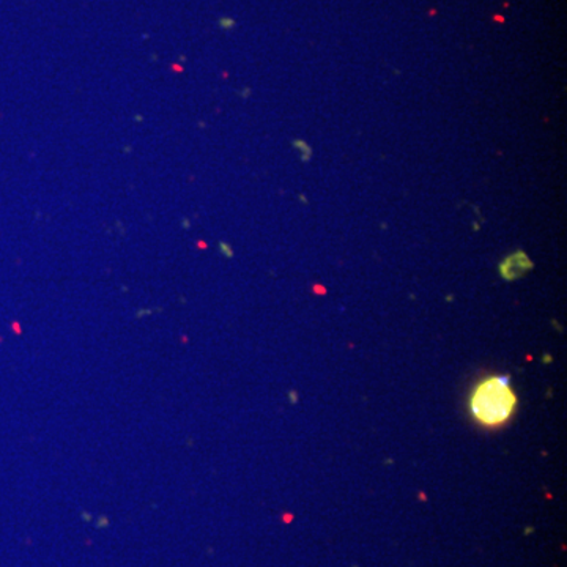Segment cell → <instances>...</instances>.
I'll list each match as a JSON object with an SVG mask.
<instances>
[{"label":"cell","instance_id":"obj_1","mask_svg":"<svg viewBox=\"0 0 567 567\" xmlns=\"http://www.w3.org/2000/svg\"><path fill=\"white\" fill-rule=\"evenodd\" d=\"M516 395L505 377L484 380L472 395V413L484 425H499L509 420L516 409Z\"/></svg>","mask_w":567,"mask_h":567},{"label":"cell","instance_id":"obj_3","mask_svg":"<svg viewBox=\"0 0 567 567\" xmlns=\"http://www.w3.org/2000/svg\"><path fill=\"white\" fill-rule=\"evenodd\" d=\"M295 147L300 148L301 159H303V162H309V159H311L312 151L311 147H309V145L306 144V142L295 141Z\"/></svg>","mask_w":567,"mask_h":567},{"label":"cell","instance_id":"obj_2","mask_svg":"<svg viewBox=\"0 0 567 567\" xmlns=\"http://www.w3.org/2000/svg\"><path fill=\"white\" fill-rule=\"evenodd\" d=\"M532 268V260L528 259L527 254L522 251L513 254V256L507 257L505 262L499 265V271H502L503 278L507 279V281L520 278L522 275L527 274Z\"/></svg>","mask_w":567,"mask_h":567}]
</instances>
